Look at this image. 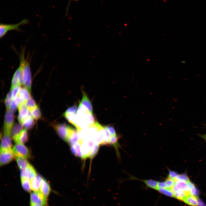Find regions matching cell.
Here are the masks:
<instances>
[{
    "instance_id": "1",
    "label": "cell",
    "mask_w": 206,
    "mask_h": 206,
    "mask_svg": "<svg viewBox=\"0 0 206 206\" xmlns=\"http://www.w3.org/2000/svg\"><path fill=\"white\" fill-rule=\"evenodd\" d=\"M25 49H23L20 56V64L23 85L30 92L32 84V76L30 62L27 58L25 57Z\"/></svg>"
},
{
    "instance_id": "2",
    "label": "cell",
    "mask_w": 206,
    "mask_h": 206,
    "mask_svg": "<svg viewBox=\"0 0 206 206\" xmlns=\"http://www.w3.org/2000/svg\"><path fill=\"white\" fill-rule=\"evenodd\" d=\"M28 22L27 19H25L16 24H8L1 23L0 24V38H2L9 31L12 30L21 31L19 28L20 26L27 24Z\"/></svg>"
},
{
    "instance_id": "3",
    "label": "cell",
    "mask_w": 206,
    "mask_h": 206,
    "mask_svg": "<svg viewBox=\"0 0 206 206\" xmlns=\"http://www.w3.org/2000/svg\"><path fill=\"white\" fill-rule=\"evenodd\" d=\"M12 151L15 158L21 157L27 159L31 157L29 150L23 144L16 143L13 147Z\"/></svg>"
},
{
    "instance_id": "4",
    "label": "cell",
    "mask_w": 206,
    "mask_h": 206,
    "mask_svg": "<svg viewBox=\"0 0 206 206\" xmlns=\"http://www.w3.org/2000/svg\"><path fill=\"white\" fill-rule=\"evenodd\" d=\"M14 121L13 112L10 110H6L4 119L3 133L10 134L11 129L14 124Z\"/></svg>"
},
{
    "instance_id": "5",
    "label": "cell",
    "mask_w": 206,
    "mask_h": 206,
    "mask_svg": "<svg viewBox=\"0 0 206 206\" xmlns=\"http://www.w3.org/2000/svg\"><path fill=\"white\" fill-rule=\"evenodd\" d=\"M47 197L40 191H33L30 195V203L46 206L47 204Z\"/></svg>"
},
{
    "instance_id": "6",
    "label": "cell",
    "mask_w": 206,
    "mask_h": 206,
    "mask_svg": "<svg viewBox=\"0 0 206 206\" xmlns=\"http://www.w3.org/2000/svg\"><path fill=\"white\" fill-rule=\"evenodd\" d=\"M53 126L59 136L67 142L69 126L64 123L54 124Z\"/></svg>"
},
{
    "instance_id": "7",
    "label": "cell",
    "mask_w": 206,
    "mask_h": 206,
    "mask_svg": "<svg viewBox=\"0 0 206 206\" xmlns=\"http://www.w3.org/2000/svg\"><path fill=\"white\" fill-rule=\"evenodd\" d=\"M14 158L12 150H0V165L3 166L9 163Z\"/></svg>"
},
{
    "instance_id": "8",
    "label": "cell",
    "mask_w": 206,
    "mask_h": 206,
    "mask_svg": "<svg viewBox=\"0 0 206 206\" xmlns=\"http://www.w3.org/2000/svg\"><path fill=\"white\" fill-rule=\"evenodd\" d=\"M37 175L36 170L31 165L28 166L24 169L21 170V179L27 178L31 180Z\"/></svg>"
},
{
    "instance_id": "9",
    "label": "cell",
    "mask_w": 206,
    "mask_h": 206,
    "mask_svg": "<svg viewBox=\"0 0 206 206\" xmlns=\"http://www.w3.org/2000/svg\"><path fill=\"white\" fill-rule=\"evenodd\" d=\"M11 138L10 134L3 133L1 140L0 150H12Z\"/></svg>"
},
{
    "instance_id": "10",
    "label": "cell",
    "mask_w": 206,
    "mask_h": 206,
    "mask_svg": "<svg viewBox=\"0 0 206 206\" xmlns=\"http://www.w3.org/2000/svg\"><path fill=\"white\" fill-rule=\"evenodd\" d=\"M79 139L77 130L69 126L67 142L70 145H74L78 142Z\"/></svg>"
},
{
    "instance_id": "11",
    "label": "cell",
    "mask_w": 206,
    "mask_h": 206,
    "mask_svg": "<svg viewBox=\"0 0 206 206\" xmlns=\"http://www.w3.org/2000/svg\"><path fill=\"white\" fill-rule=\"evenodd\" d=\"M23 85L21 69L19 66L15 71L11 82V88L15 86Z\"/></svg>"
},
{
    "instance_id": "12",
    "label": "cell",
    "mask_w": 206,
    "mask_h": 206,
    "mask_svg": "<svg viewBox=\"0 0 206 206\" xmlns=\"http://www.w3.org/2000/svg\"><path fill=\"white\" fill-rule=\"evenodd\" d=\"M175 180V185L171 189L173 193L177 190H181L185 191L191 194L190 189L187 183L183 181L176 179Z\"/></svg>"
},
{
    "instance_id": "13",
    "label": "cell",
    "mask_w": 206,
    "mask_h": 206,
    "mask_svg": "<svg viewBox=\"0 0 206 206\" xmlns=\"http://www.w3.org/2000/svg\"><path fill=\"white\" fill-rule=\"evenodd\" d=\"M18 108L19 111L18 119L21 123L22 120L30 114V112L26 107L25 102L22 103L18 107Z\"/></svg>"
},
{
    "instance_id": "14",
    "label": "cell",
    "mask_w": 206,
    "mask_h": 206,
    "mask_svg": "<svg viewBox=\"0 0 206 206\" xmlns=\"http://www.w3.org/2000/svg\"><path fill=\"white\" fill-rule=\"evenodd\" d=\"M40 190L47 198L48 197L51 190L50 185L48 181L42 177L41 179Z\"/></svg>"
},
{
    "instance_id": "15",
    "label": "cell",
    "mask_w": 206,
    "mask_h": 206,
    "mask_svg": "<svg viewBox=\"0 0 206 206\" xmlns=\"http://www.w3.org/2000/svg\"><path fill=\"white\" fill-rule=\"evenodd\" d=\"M23 127L22 124L20 123L15 124L13 125L10 131L11 137L13 140L23 129Z\"/></svg>"
},
{
    "instance_id": "16",
    "label": "cell",
    "mask_w": 206,
    "mask_h": 206,
    "mask_svg": "<svg viewBox=\"0 0 206 206\" xmlns=\"http://www.w3.org/2000/svg\"><path fill=\"white\" fill-rule=\"evenodd\" d=\"M82 92V97L80 103L90 114H93V109L91 102L85 93L84 91Z\"/></svg>"
},
{
    "instance_id": "17",
    "label": "cell",
    "mask_w": 206,
    "mask_h": 206,
    "mask_svg": "<svg viewBox=\"0 0 206 206\" xmlns=\"http://www.w3.org/2000/svg\"><path fill=\"white\" fill-rule=\"evenodd\" d=\"M28 135L27 129H23L17 137L14 140L16 143L23 144L27 141Z\"/></svg>"
},
{
    "instance_id": "18",
    "label": "cell",
    "mask_w": 206,
    "mask_h": 206,
    "mask_svg": "<svg viewBox=\"0 0 206 206\" xmlns=\"http://www.w3.org/2000/svg\"><path fill=\"white\" fill-rule=\"evenodd\" d=\"M41 177L37 175L33 179L31 180V190L33 191H38L40 189Z\"/></svg>"
},
{
    "instance_id": "19",
    "label": "cell",
    "mask_w": 206,
    "mask_h": 206,
    "mask_svg": "<svg viewBox=\"0 0 206 206\" xmlns=\"http://www.w3.org/2000/svg\"><path fill=\"white\" fill-rule=\"evenodd\" d=\"M34 119L30 114L24 118L21 122L23 126L27 129H30L32 128L34 124Z\"/></svg>"
},
{
    "instance_id": "20",
    "label": "cell",
    "mask_w": 206,
    "mask_h": 206,
    "mask_svg": "<svg viewBox=\"0 0 206 206\" xmlns=\"http://www.w3.org/2000/svg\"><path fill=\"white\" fill-rule=\"evenodd\" d=\"M18 96L24 102H25L31 97L30 92L24 87L21 88Z\"/></svg>"
},
{
    "instance_id": "21",
    "label": "cell",
    "mask_w": 206,
    "mask_h": 206,
    "mask_svg": "<svg viewBox=\"0 0 206 206\" xmlns=\"http://www.w3.org/2000/svg\"><path fill=\"white\" fill-rule=\"evenodd\" d=\"M198 199L197 196L190 195L187 196L183 201L188 205L192 206H198Z\"/></svg>"
},
{
    "instance_id": "22",
    "label": "cell",
    "mask_w": 206,
    "mask_h": 206,
    "mask_svg": "<svg viewBox=\"0 0 206 206\" xmlns=\"http://www.w3.org/2000/svg\"><path fill=\"white\" fill-rule=\"evenodd\" d=\"M173 193L174 197L183 201L187 196L191 195L185 191L181 190H177Z\"/></svg>"
},
{
    "instance_id": "23",
    "label": "cell",
    "mask_w": 206,
    "mask_h": 206,
    "mask_svg": "<svg viewBox=\"0 0 206 206\" xmlns=\"http://www.w3.org/2000/svg\"><path fill=\"white\" fill-rule=\"evenodd\" d=\"M16 158L18 166L21 170L24 169L30 164L27 159L21 157H16Z\"/></svg>"
},
{
    "instance_id": "24",
    "label": "cell",
    "mask_w": 206,
    "mask_h": 206,
    "mask_svg": "<svg viewBox=\"0 0 206 206\" xmlns=\"http://www.w3.org/2000/svg\"><path fill=\"white\" fill-rule=\"evenodd\" d=\"M144 182L146 186L155 190H157L159 182L153 180H140Z\"/></svg>"
},
{
    "instance_id": "25",
    "label": "cell",
    "mask_w": 206,
    "mask_h": 206,
    "mask_svg": "<svg viewBox=\"0 0 206 206\" xmlns=\"http://www.w3.org/2000/svg\"><path fill=\"white\" fill-rule=\"evenodd\" d=\"M104 132L103 128L99 131L94 142L95 144L98 145L104 144Z\"/></svg>"
},
{
    "instance_id": "26",
    "label": "cell",
    "mask_w": 206,
    "mask_h": 206,
    "mask_svg": "<svg viewBox=\"0 0 206 206\" xmlns=\"http://www.w3.org/2000/svg\"><path fill=\"white\" fill-rule=\"evenodd\" d=\"M118 137L117 135L111 136L108 144L113 145L115 148L118 156L119 157L118 148L119 144L118 143Z\"/></svg>"
},
{
    "instance_id": "27",
    "label": "cell",
    "mask_w": 206,
    "mask_h": 206,
    "mask_svg": "<svg viewBox=\"0 0 206 206\" xmlns=\"http://www.w3.org/2000/svg\"><path fill=\"white\" fill-rule=\"evenodd\" d=\"M21 183L22 186L25 191L29 192L31 191V181L27 178H21Z\"/></svg>"
},
{
    "instance_id": "28",
    "label": "cell",
    "mask_w": 206,
    "mask_h": 206,
    "mask_svg": "<svg viewBox=\"0 0 206 206\" xmlns=\"http://www.w3.org/2000/svg\"><path fill=\"white\" fill-rule=\"evenodd\" d=\"M29 112L34 120H38L41 118V113L40 108L37 105Z\"/></svg>"
},
{
    "instance_id": "29",
    "label": "cell",
    "mask_w": 206,
    "mask_h": 206,
    "mask_svg": "<svg viewBox=\"0 0 206 206\" xmlns=\"http://www.w3.org/2000/svg\"><path fill=\"white\" fill-rule=\"evenodd\" d=\"M25 104L29 111L35 108L37 105L35 101L31 97L25 102Z\"/></svg>"
},
{
    "instance_id": "30",
    "label": "cell",
    "mask_w": 206,
    "mask_h": 206,
    "mask_svg": "<svg viewBox=\"0 0 206 206\" xmlns=\"http://www.w3.org/2000/svg\"><path fill=\"white\" fill-rule=\"evenodd\" d=\"M13 101L11 92L10 91L7 94L5 100V104L6 110H9L11 105Z\"/></svg>"
},
{
    "instance_id": "31",
    "label": "cell",
    "mask_w": 206,
    "mask_h": 206,
    "mask_svg": "<svg viewBox=\"0 0 206 206\" xmlns=\"http://www.w3.org/2000/svg\"><path fill=\"white\" fill-rule=\"evenodd\" d=\"M157 191L161 193L170 197H174L173 193L170 189L166 188H159Z\"/></svg>"
},
{
    "instance_id": "32",
    "label": "cell",
    "mask_w": 206,
    "mask_h": 206,
    "mask_svg": "<svg viewBox=\"0 0 206 206\" xmlns=\"http://www.w3.org/2000/svg\"><path fill=\"white\" fill-rule=\"evenodd\" d=\"M187 183L190 189L191 194L197 196L198 195L199 192L195 185L190 181Z\"/></svg>"
},
{
    "instance_id": "33",
    "label": "cell",
    "mask_w": 206,
    "mask_h": 206,
    "mask_svg": "<svg viewBox=\"0 0 206 206\" xmlns=\"http://www.w3.org/2000/svg\"><path fill=\"white\" fill-rule=\"evenodd\" d=\"M21 88L20 86L18 85L11 88V93L13 100L18 96Z\"/></svg>"
},
{
    "instance_id": "34",
    "label": "cell",
    "mask_w": 206,
    "mask_h": 206,
    "mask_svg": "<svg viewBox=\"0 0 206 206\" xmlns=\"http://www.w3.org/2000/svg\"><path fill=\"white\" fill-rule=\"evenodd\" d=\"M165 182L167 186V189H171L175 185V180L167 177Z\"/></svg>"
},
{
    "instance_id": "35",
    "label": "cell",
    "mask_w": 206,
    "mask_h": 206,
    "mask_svg": "<svg viewBox=\"0 0 206 206\" xmlns=\"http://www.w3.org/2000/svg\"><path fill=\"white\" fill-rule=\"evenodd\" d=\"M99 148V145L95 144L92 148L88 157L90 159H92L96 156L98 151Z\"/></svg>"
},
{
    "instance_id": "36",
    "label": "cell",
    "mask_w": 206,
    "mask_h": 206,
    "mask_svg": "<svg viewBox=\"0 0 206 206\" xmlns=\"http://www.w3.org/2000/svg\"><path fill=\"white\" fill-rule=\"evenodd\" d=\"M74 145L76 150L77 156L82 159H85L84 157L82 154L81 150L80 144L78 142Z\"/></svg>"
},
{
    "instance_id": "37",
    "label": "cell",
    "mask_w": 206,
    "mask_h": 206,
    "mask_svg": "<svg viewBox=\"0 0 206 206\" xmlns=\"http://www.w3.org/2000/svg\"><path fill=\"white\" fill-rule=\"evenodd\" d=\"M78 108L76 105H74L68 108L64 113L66 114H76Z\"/></svg>"
},
{
    "instance_id": "38",
    "label": "cell",
    "mask_w": 206,
    "mask_h": 206,
    "mask_svg": "<svg viewBox=\"0 0 206 206\" xmlns=\"http://www.w3.org/2000/svg\"><path fill=\"white\" fill-rule=\"evenodd\" d=\"M104 132V144H108L111 136V135L105 126H103Z\"/></svg>"
},
{
    "instance_id": "39",
    "label": "cell",
    "mask_w": 206,
    "mask_h": 206,
    "mask_svg": "<svg viewBox=\"0 0 206 206\" xmlns=\"http://www.w3.org/2000/svg\"><path fill=\"white\" fill-rule=\"evenodd\" d=\"M175 179L183 181L187 183L190 181L187 175L185 173L178 175Z\"/></svg>"
},
{
    "instance_id": "40",
    "label": "cell",
    "mask_w": 206,
    "mask_h": 206,
    "mask_svg": "<svg viewBox=\"0 0 206 206\" xmlns=\"http://www.w3.org/2000/svg\"><path fill=\"white\" fill-rule=\"evenodd\" d=\"M105 126L111 136L117 134L115 129L113 126L111 125H108Z\"/></svg>"
},
{
    "instance_id": "41",
    "label": "cell",
    "mask_w": 206,
    "mask_h": 206,
    "mask_svg": "<svg viewBox=\"0 0 206 206\" xmlns=\"http://www.w3.org/2000/svg\"><path fill=\"white\" fill-rule=\"evenodd\" d=\"M178 174L175 172L169 170L168 177L175 179L178 175Z\"/></svg>"
},
{
    "instance_id": "42",
    "label": "cell",
    "mask_w": 206,
    "mask_h": 206,
    "mask_svg": "<svg viewBox=\"0 0 206 206\" xmlns=\"http://www.w3.org/2000/svg\"><path fill=\"white\" fill-rule=\"evenodd\" d=\"M13 101L15 104L17 106V108L23 102L18 96L13 100Z\"/></svg>"
},
{
    "instance_id": "43",
    "label": "cell",
    "mask_w": 206,
    "mask_h": 206,
    "mask_svg": "<svg viewBox=\"0 0 206 206\" xmlns=\"http://www.w3.org/2000/svg\"><path fill=\"white\" fill-rule=\"evenodd\" d=\"M70 148L72 153L75 156H77L75 146L74 145H70Z\"/></svg>"
},
{
    "instance_id": "44",
    "label": "cell",
    "mask_w": 206,
    "mask_h": 206,
    "mask_svg": "<svg viewBox=\"0 0 206 206\" xmlns=\"http://www.w3.org/2000/svg\"><path fill=\"white\" fill-rule=\"evenodd\" d=\"M198 206H206L203 203L202 201L200 199L198 198Z\"/></svg>"
},
{
    "instance_id": "45",
    "label": "cell",
    "mask_w": 206,
    "mask_h": 206,
    "mask_svg": "<svg viewBox=\"0 0 206 206\" xmlns=\"http://www.w3.org/2000/svg\"><path fill=\"white\" fill-rule=\"evenodd\" d=\"M199 136L206 141V134L204 135L200 134Z\"/></svg>"
},
{
    "instance_id": "46",
    "label": "cell",
    "mask_w": 206,
    "mask_h": 206,
    "mask_svg": "<svg viewBox=\"0 0 206 206\" xmlns=\"http://www.w3.org/2000/svg\"><path fill=\"white\" fill-rule=\"evenodd\" d=\"M30 206H42L40 205L36 204H34V203H30Z\"/></svg>"
}]
</instances>
